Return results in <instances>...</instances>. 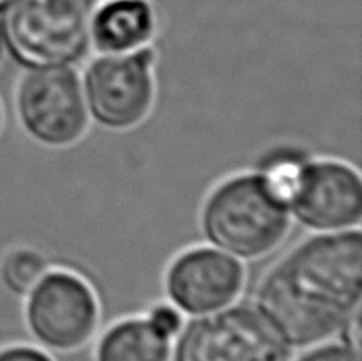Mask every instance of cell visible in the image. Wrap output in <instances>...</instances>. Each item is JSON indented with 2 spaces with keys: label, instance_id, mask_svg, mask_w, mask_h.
Returning a JSON list of instances; mask_svg holds the SVG:
<instances>
[{
  "label": "cell",
  "instance_id": "1",
  "mask_svg": "<svg viewBox=\"0 0 362 361\" xmlns=\"http://www.w3.org/2000/svg\"><path fill=\"white\" fill-rule=\"evenodd\" d=\"M361 283L359 230L322 234L265 276L255 310L288 347L317 345L359 310Z\"/></svg>",
  "mask_w": 362,
  "mask_h": 361
},
{
  "label": "cell",
  "instance_id": "2",
  "mask_svg": "<svg viewBox=\"0 0 362 361\" xmlns=\"http://www.w3.org/2000/svg\"><path fill=\"white\" fill-rule=\"evenodd\" d=\"M202 229L218 250L239 260H255L285 239L290 211L265 190L257 173L237 176L209 197Z\"/></svg>",
  "mask_w": 362,
  "mask_h": 361
},
{
  "label": "cell",
  "instance_id": "3",
  "mask_svg": "<svg viewBox=\"0 0 362 361\" xmlns=\"http://www.w3.org/2000/svg\"><path fill=\"white\" fill-rule=\"evenodd\" d=\"M90 20L88 0H9L2 39L21 66L67 67L90 46Z\"/></svg>",
  "mask_w": 362,
  "mask_h": 361
},
{
  "label": "cell",
  "instance_id": "4",
  "mask_svg": "<svg viewBox=\"0 0 362 361\" xmlns=\"http://www.w3.org/2000/svg\"><path fill=\"white\" fill-rule=\"evenodd\" d=\"M16 110L25 131L53 149L76 144L90 117L83 84L69 66L32 69L18 85Z\"/></svg>",
  "mask_w": 362,
  "mask_h": 361
},
{
  "label": "cell",
  "instance_id": "5",
  "mask_svg": "<svg viewBox=\"0 0 362 361\" xmlns=\"http://www.w3.org/2000/svg\"><path fill=\"white\" fill-rule=\"evenodd\" d=\"M154 50L101 55L81 80L88 113L98 124L126 131L147 119L154 105Z\"/></svg>",
  "mask_w": 362,
  "mask_h": 361
},
{
  "label": "cell",
  "instance_id": "6",
  "mask_svg": "<svg viewBox=\"0 0 362 361\" xmlns=\"http://www.w3.org/2000/svg\"><path fill=\"white\" fill-rule=\"evenodd\" d=\"M175 361H290V347L257 310L228 306L180 333Z\"/></svg>",
  "mask_w": 362,
  "mask_h": 361
},
{
  "label": "cell",
  "instance_id": "7",
  "mask_svg": "<svg viewBox=\"0 0 362 361\" xmlns=\"http://www.w3.org/2000/svg\"><path fill=\"white\" fill-rule=\"evenodd\" d=\"M25 315L42 345L74 350L94 335L99 303L87 280L71 271H48L28 294Z\"/></svg>",
  "mask_w": 362,
  "mask_h": 361
},
{
  "label": "cell",
  "instance_id": "8",
  "mask_svg": "<svg viewBox=\"0 0 362 361\" xmlns=\"http://www.w3.org/2000/svg\"><path fill=\"white\" fill-rule=\"evenodd\" d=\"M244 265L218 248H197L180 255L166 275L173 306L187 315H209L235 303L244 289Z\"/></svg>",
  "mask_w": 362,
  "mask_h": 361
},
{
  "label": "cell",
  "instance_id": "9",
  "mask_svg": "<svg viewBox=\"0 0 362 361\" xmlns=\"http://www.w3.org/2000/svg\"><path fill=\"white\" fill-rule=\"evenodd\" d=\"M290 212L318 234L352 230L362 214V183L354 166L324 159L310 161Z\"/></svg>",
  "mask_w": 362,
  "mask_h": 361
},
{
  "label": "cell",
  "instance_id": "10",
  "mask_svg": "<svg viewBox=\"0 0 362 361\" xmlns=\"http://www.w3.org/2000/svg\"><path fill=\"white\" fill-rule=\"evenodd\" d=\"M158 30L148 0H110L90 20V42L103 55H122L151 46Z\"/></svg>",
  "mask_w": 362,
  "mask_h": 361
},
{
  "label": "cell",
  "instance_id": "11",
  "mask_svg": "<svg viewBox=\"0 0 362 361\" xmlns=\"http://www.w3.org/2000/svg\"><path fill=\"white\" fill-rule=\"evenodd\" d=\"M172 340L148 317L127 319L105 333L98 361H170Z\"/></svg>",
  "mask_w": 362,
  "mask_h": 361
},
{
  "label": "cell",
  "instance_id": "12",
  "mask_svg": "<svg viewBox=\"0 0 362 361\" xmlns=\"http://www.w3.org/2000/svg\"><path fill=\"white\" fill-rule=\"evenodd\" d=\"M308 165L310 159L303 152L279 149L265 156L258 166L257 176L265 190L290 211V205L299 193L300 184L306 176Z\"/></svg>",
  "mask_w": 362,
  "mask_h": 361
},
{
  "label": "cell",
  "instance_id": "13",
  "mask_svg": "<svg viewBox=\"0 0 362 361\" xmlns=\"http://www.w3.org/2000/svg\"><path fill=\"white\" fill-rule=\"evenodd\" d=\"M48 273L45 258L34 250H16L6 257L0 269L4 285L16 296H28Z\"/></svg>",
  "mask_w": 362,
  "mask_h": 361
},
{
  "label": "cell",
  "instance_id": "14",
  "mask_svg": "<svg viewBox=\"0 0 362 361\" xmlns=\"http://www.w3.org/2000/svg\"><path fill=\"white\" fill-rule=\"evenodd\" d=\"M148 319L154 322L156 328L161 329L170 338L182 331V311L173 304H158L156 308H152Z\"/></svg>",
  "mask_w": 362,
  "mask_h": 361
},
{
  "label": "cell",
  "instance_id": "15",
  "mask_svg": "<svg viewBox=\"0 0 362 361\" xmlns=\"http://www.w3.org/2000/svg\"><path fill=\"white\" fill-rule=\"evenodd\" d=\"M299 361H361L359 353L350 347L338 343V345H325L311 350Z\"/></svg>",
  "mask_w": 362,
  "mask_h": 361
},
{
  "label": "cell",
  "instance_id": "16",
  "mask_svg": "<svg viewBox=\"0 0 362 361\" xmlns=\"http://www.w3.org/2000/svg\"><path fill=\"white\" fill-rule=\"evenodd\" d=\"M0 361H53L42 350L34 349V347L14 345L0 350Z\"/></svg>",
  "mask_w": 362,
  "mask_h": 361
},
{
  "label": "cell",
  "instance_id": "17",
  "mask_svg": "<svg viewBox=\"0 0 362 361\" xmlns=\"http://www.w3.org/2000/svg\"><path fill=\"white\" fill-rule=\"evenodd\" d=\"M339 331L343 333L341 338H343V345L350 347L354 349L356 353H359V347H361V314L359 310L352 315V317L346 321V324L343 326Z\"/></svg>",
  "mask_w": 362,
  "mask_h": 361
},
{
  "label": "cell",
  "instance_id": "18",
  "mask_svg": "<svg viewBox=\"0 0 362 361\" xmlns=\"http://www.w3.org/2000/svg\"><path fill=\"white\" fill-rule=\"evenodd\" d=\"M2 120H4V112H2V103H0V130H2Z\"/></svg>",
  "mask_w": 362,
  "mask_h": 361
},
{
  "label": "cell",
  "instance_id": "19",
  "mask_svg": "<svg viewBox=\"0 0 362 361\" xmlns=\"http://www.w3.org/2000/svg\"><path fill=\"white\" fill-rule=\"evenodd\" d=\"M7 2H9V0H0V7H2V6H6Z\"/></svg>",
  "mask_w": 362,
  "mask_h": 361
}]
</instances>
